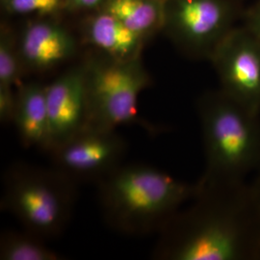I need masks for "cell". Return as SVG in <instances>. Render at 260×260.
Wrapping results in <instances>:
<instances>
[{
	"instance_id": "cell-19",
	"label": "cell",
	"mask_w": 260,
	"mask_h": 260,
	"mask_svg": "<svg viewBox=\"0 0 260 260\" xmlns=\"http://www.w3.org/2000/svg\"><path fill=\"white\" fill-rule=\"evenodd\" d=\"M105 0H66V9L71 11H88L101 9Z\"/></svg>"
},
{
	"instance_id": "cell-15",
	"label": "cell",
	"mask_w": 260,
	"mask_h": 260,
	"mask_svg": "<svg viewBox=\"0 0 260 260\" xmlns=\"http://www.w3.org/2000/svg\"><path fill=\"white\" fill-rule=\"evenodd\" d=\"M25 71L21 62L18 47V38H15L6 28L0 35V85L15 87Z\"/></svg>"
},
{
	"instance_id": "cell-6",
	"label": "cell",
	"mask_w": 260,
	"mask_h": 260,
	"mask_svg": "<svg viewBox=\"0 0 260 260\" xmlns=\"http://www.w3.org/2000/svg\"><path fill=\"white\" fill-rule=\"evenodd\" d=\"M233 19L230 0H164L162 31L189 57L210 60Z\"/></svg>"
},
{
	"instance_id": "cell-16",
	"label": "cell",
	"mask_w": 260,
	"mask_h": 260,
	"mask_svg": "<svg viewBox=\"0 0 260 260\" xmlns=\"http://www.w3.org/2000/svg\"><path fill=\"white\" fill-rule=\"evenodd\" d=\"M3 8L16 15H53L66 9V0H1Z\"/></svg>"
},
{
	"instance_id": "cell-11",
	"label": "cell",
	"mask_w": 260,
	"mask_h": 260,
	"mask_svg": "<svg viewBox=\"0 0 260 260\" xmlns=\"http://www.w3.org/2000/svg\"><path fill=\"white\" fill-rule=\"evenodd\" d=\"M13 125L24 147L49 152L51 140L46 85L37 82L19 85Z\"/></svg>"
},
{
	"instance_id": "cell-8",
	"label": "cell",
	"mask_w": 260,
	"mask_h": 260,
	"mask_svg": "<svg viewBox=\"0 0 260 260\" xmlns=\"http://www.w3.org/2000/svg\"><path fill=\"white\" fill-rule=\"evenodd\" d=\"M221 91L260 115V38L244 25L234 27L210 58Z\"/></svg>"
},
{
	"instance_id": "cell-10",
	"label": "cell",
	"mask_w": 260,
	"mask_h": 260,
	"mask_svg": "<svg viewBox=\"0 0 260 260\" xmlns=\"http://www.w3.org/2000/svg\"><path fill=\"white\" fill-rule=\"evenodd\" d=\"M18 47L25 72L44 73L73 59L78 46L64 26L49 20H36L22 30Z\"/></svg>"
},
{
	"instance_id": "cell-5",
	"label": "cell",
	"mask_w": 260,
	"mask_h": 260,
	"mask_svg": "<svg viewBox=\"0 0 260 260\" xmlns=\"http://www.w3.org/2000/svg\"><path fill=\"white\" fill-rule=\"evenodd\" d=\"M87 96V126L117 129L139 121L140 93L150 83L142 57L117 60L101 51L83 61Z\"/></svg>"
},
{
	"instance_id": "cell-13",
	"label": "cell",
	"mask_w": 260,
	"mask_h": 260,
	"mask_svg": "<svg viewBox=\"0 0 260 260\" xmlns=\"http://www.w3.org/2000/svg\"><path fill=\"white\" fill-rule=\"evenodd\" d=\"M100 10L120 19L146 40L163 30L164 0H105Z\"/></svg>"
},
{
	"instance_id": "cell-1",
	"label": "cell",
	"mask_w": 260,
	"mask_h": 260,
	"mask_svg": "<svg viewBox=\"0 0 260 260\" xmlns=\"http://www.w3.org/2000/svg\"><path fill=\"white\" fill-rule=\"evenodd\" d=\"M158 233L159 260L260 259V215L248 182L204 185Z\"/></svg>"
},
{
	"instance_id": "cell-14",
	"label": "cell",
	"mask_w": 260,
	"mask_h": 260,
	"mask_svg": "<svg viewBox=\"0 0 260 260\" xmlns=\"http://www.w3.org/2000/svg\"><path fill=\"white\" fill-rule=\"evenodd\" d=\"M63 258V255L47 246L46 239L28 231H5L1 233V260H61Z\"/></svg>"
},
{
	"instance_id": "cell-18",
	"label": "cell",
	"mask_w": 260,
	"mask_h": 260,
	"mask_svg": "<svg viewBox=\"0 0 260 260\" xmlns=\"http://www.w3.org/2000/svg\"><path fill=\"white\" fill-rule=\"evenodd\" d=\"M244 26L260 38V0H256L249 10Z\"/></svg>"
},
{
	"instance_id": "cell-9",
	"label": "cell",
	"mask_w": 260,
	"mask_h": 260,
	"mask_svg": "<svg viewBox=\"0 0 260 260\" xmlns=\"http://www.w3.org/2000/svg\"><path fill=\"white\" fill-rule=\"evenodd\" d=\"M47 103L51 140L50 152L87 126L83 62L68 69L47 85Z\"/></svg>"
},
{
	"instance_id": "cell-2",
	"label": "cell",
	"mask_w": 260,
	"mask_h": 260,
	"mask_svg": "<svg viewBox=\"0 0 260 260\" xmlns=\"http://www.w3.org/2000/svg\"><path fill=\"white\" fill-rule=\"evenodd\" d=\"M96 184L104 222L127 236L158 233L199 192V183L143 163H123Z\"/></svg>"
},
{
	"instance_id": "cell-20",
	"label": "cell",
	"mask_w": 260,
	"mask_h": 260,
	"mask_svg": "<svg viewBox=\"0 0 260 260\" xmlns=\"http://www.w3.org/2000/svg\"><path fill=\"white\" fill-rule=\"evenodd\" d=\"M249 184H250V188H251V194L253 197L254 203L256 205L257 210H258L260 215V166L254 173L253 180Z\"/></svg>"
},
{
	"instance_id": "cell-4",
	"label": "cell",
	"mask_w": 260,
	"mask_h": 260,
	"mask_svg": "<svg viewBox=\"0 0 260 260\" xmlns=\"http://www.w3.org/2000/svg\"><path fill=\"white\" fill-rule=\"evenodd\" d=\"M0 207L22 229L48 240L64 233L74 213L78 184L57 168L24 162L10 164L3 174Z\"/></svg>"
},
{
	"instance_id": "cell-17",
	"label": "cell",
	"mask_w": 260,
	"mask_h": 260,
	"mask_svg": "<svg viewBox=\"0 0 260 260\" xmlns=\"http://www.w3.org/2000/svg\"><path fill=\"white\" fill-rule=\"evenodd\" d=\"M17 108V91L14 87L0 85V121L1 124H13Z\"/></svg>"
},
{
	"instance_id": "cell-12",
	"label": "cell",
	"mask_w": 260,
	"mask_h": 260,
	"mask_svg": "<svg viewBox=\"0 0 260 260\" xmlns=\"http://www.w3.org/2000/svg\"><path fill=\"white\" fill-rule=\"evenodd\" d=\"M83 39L95 50L122 61L141 57L147 41L103 10L85 22Z\"/></svg>"
},
{
	"instance_id": "cell-7",
	"label": "cell",
	"mask_w": 260,
	"mask_h": 260,
	"mask_svg": "<svg viewBox=\"0 0 260 260\" xmlns=\"http://www.w3.org/2000/svg\"><path fill=\"white\" fill-rule=\"evenodd\" d=\"M127 149L117 129L86 126L49 154L53 166L77 183H96L124 163Z\"/></svg>"
},
{
	"instance_id": "cell-3",
	"label": "cell",
	"mask_w": 260,
	"mask_h": 260,
	"mask_svg": "<svg viewBox=\"0 0 260 260\" xmlns=\"http://www.w3.org/2000/svg\"><path fill=\"white\" fill-rule=\"evenodd\" d=\"M205 149L204 185H236L260 166V115L218 92L197 103Z\"/></svg>"
}]
</instances>
